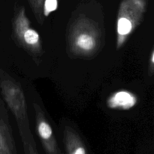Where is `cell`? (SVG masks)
I'll return each mask as SVG.
<instances>
[{"label": "cell", "instance_id": "11", "mask_svg": "<svg viewBox=\"0 0 154 154\" xmlns=\"http://www.w3.org/2000/svg\"><path fill=\"white\" fill-rule=\"evenodd\" d=\"M24 154H38L35 141H22Z\"/></svg>", "mask_w": 154, "mask_h": 154}, {"label": "cell", "instance_id": "12", "mask_svg": "<svg viewBox=\"0 0 154 154\" xmlns=\"http://www.w3.org/2000/svg\"><path fill=\"white\" fill-rule=\"evenodd\" d=\"M154 50H152L149 58V65H148V73L150 76H152L154 72Z\"/></svg>", "mask_w": 154, "mask_h": 154}, {"label": "cell", "instance_id": "10", "mask_svg": "<svg viewBox=\"0 0 154 154\" xmlns=\"http://www.w3.org/2000/svg\"><path fill=\"white\" fill-rule=\"evenodd\" d=\"M57 7V0H45L43 7V13L44 17H48L52 12L56 10Z\"/></svg>", "mask_w": 154, "mask_h": 154}, {"label": "cell", "instance_id": "6", "mask_svg": "<svg viewBox=\"0 0 154 154\" xmlns=\"http://www.w3.org/2000/svg\"><path fill=\"white\" fill-rule=\"evenodd\" d=\"M0 154H17L8 111L0 99Z\"/></svg>", "mask_w": 154, "mask_h": 154}, {"label": "cell", "instance_id": "4", "mask_svg": "<svg viewBox=\"0 0 154 154\" xmlns=\"http://www.w3.org/2000/svg\"><path fill=\"white\" fill-rule=\"evenodd\" d=\"M13 31L18 43L31 54L38 56L43 53L38 33L33 29L25 13L24 7L18 8L13 19Z\"/></svg>", "mask_w": 154, "mask_h": 154}, {"label": "cell", "instance_id": "5", "mask_svg": "<svg viewBox=\"0 0 154 154\" xmlns=\"http://www.w3.org/2000/svg\"><path fill=\"white\" fill-rule=\"evenodd\" d=\"M35 131L46 154H63L44 108L33 102Z\"/></svg>", "mask_w": 154, "mask_h": 154}, {"label": "cell", "instance_id": "9", "mask_svg": "<svg viewBox=\"0 0 154 154\" xmlns=\"http://www.w3.org/2000/svg\"><path fill=\"white\" fill-rule=\"evenodd\" d=\"M33 14L40 25H42L45 20L43 13V7L45 0H28Z\"/></svg>", "mask_w": 154, "mask_h": 154}, {"label": "cell", "instance_id": "1", "mask_svg": "<svg viewBox=\"0 0 154 154\" xmlns=\"http://www.w3.org/2000/svg\"><path fill=\"white\" fill-rule=\"evenodd\" d=\"M70 52L77 57H90L97 52L100 45V32L96 23L84 16L72 24L68 34Z\"/></svg>", "mask_w": 154, "mask_h": 154}, {"label": "cell", "instance_id": "3", "mask_svg": "<svg viewBox=\"0 0 154 154\" xmlns=\"http://www.w3.org/2000/svg\"><path fill=\"white\" fill-rule=\"evenodd\" d=\"M147 0H122L116 20V48H121L140 24L146 10Z\"/></svg>", "mask_w": 154, "mask_h": 154}, {"label": "cell", "instance_id": "2", "mask_svg": "<svg viewBox=\"0 0 154 154\" xmlns=\"http://www.w3.org/2000/svg\"><path fill=\"white\" fill-rule=\"evenodd\" d=\"M1 93L17 123L22 141H34L28 114L26 98L20 84L11 79L1 80Z\"/></svg>", "mask_w": 154, "mask_h": 154}, {"label": "cell", "instance_id": "8", "mask_svg": "<svg viewBox=\"0 0 154 154\" xmlns=\"http://www.w3.org/2000/svg\"><path fill=\"white\" fill-rule=\"evenodd\" d=\"M137 102L135 96L126 90H120L112 94L108 100V104L112 107L126 109L134 106Z\"/></svg>", "mask_w": 154, "mask_h": 154}, {"label": "cell", "instance_id": "7", "mask_svg": "<svg viewBox=\"0 0 154 154\" xmlns=\"http://www.w3.org/2000/svg\"><path fill=\"white\" fill-rule=\"evenodd\" d=\"M62 134L66 154H89L81 135L73 126L64 123L62 125Z\"/></svg>", "mask_w": 154, "mask_h": 154}]
</instances>
